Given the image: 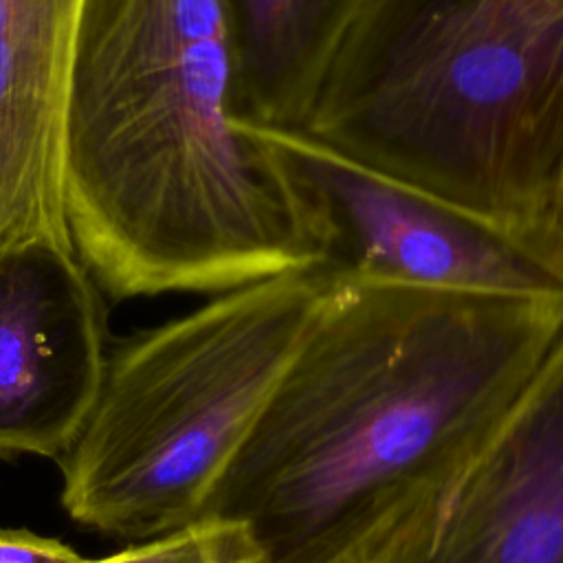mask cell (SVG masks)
<instances>
[{"mask_svg": "<svg viewBox=\"0 0 563 563\" xmlns=\"http://www.w3.org/2000/svg\"><path fill=\"white\" fill-rule=\"evenodd\" d=\"M334 286L319 268L260 279L112 345L59 460L68 517L119 539L198 521Z\"/></svg>", "mask_w": 563, "mask_h": 563, "instance_id": "cell-4", "label": "cell"}, {"mask_svg": "<svg viewBox=\"0 0 563 563\" xmlns=\"http://www.w3.org/2000/svg\"><path fill=\"white\" fill-rule=\"evenodd\" d=\"M552 231H554V235L563 242V194H561V200H559V207H556V213H554Z\"/></svg>", "mask_w": 563, "mask_h": 563, "instance_id": "cell-12", "label": "cell"}, {"mask_svg": "<svg viewBox=\"0 0 563 563\" xmlns=\"http://www.w3.org/2000/svg\"><path fill=\"white\" fill-rule=\"evenodd\" d=\"M84 563H262V556L244 523L200 517L185 528Z\"/></svg>", "mask_w": 563, "mask_h": 563, "instance_id": "cell-10", "label": "cell"}, {"mask_svg": "<svg viewBox=\"0 0 563 563\" xmlns=\"http://www.w3.org/2000/svg\"><path fill=\"white\" fill-rule=\"evenodd\" d=\"M376 0H224L238 119L303 128L347 35Z\"/></svg>", "mask_w": 563, "mask_h": 563, "instance_id": "cell-9", "label": "cell"}, {"mask_svg": "<svg viewBox=\"0 0 563 563\" xmlns=\"http://www.w3.org/2000/svg\"><path fill=\"white\" fill-rule=\"evenodd\" d=\"M563 301L339 284L202 517L262 563H372L526 391Z\"/></svg>", "mask_w": 563, "mask_h": 563, "instance_id": "cell-1", "label": "cell"}, {"mask_svg": "<svg viewBox=\"0 0 563 563\" xmlns=\"http://www.w3.org/2000/svg\"><path fill=\"white\" fill-rule=\"evenodd\" d=\"M103 290L70 246L0 242V455L62 460L101 391Z\"/></svg>", "mask_w": 563, "mask_h": 563, "instance_id": "cell-7", "label": "cell"}, {"mask_svg": "<svg viewBox=\"0 0 563 563\" xmlns=\"http://www.w3.org/2000/svg\"><path fill=\"white\" fill-rule=\"evenodd\" d=\"M249 130L279 176L314 268L334 282L563 301L556 235L484 218L301 128Z\"/></svg>", "mask_w": 563, "mask_h": 563, "instance_id": "cell-5", "label": "cell"}, {"mask_svg": "<svg viewBox=\"0 0 563 563\" xmlns=\"http://www.w3.org/2000/svg\"><path fill=\"white\" fill-rule=\"evenodd\" d=\"M301 130L484 218L554 235L563 0H376Z\"/></svg>", "mask_w": 563, "mask_h": 563, "instance_id": "cell-3", "label": "cell"}, {"mask_svg": "<svg viewBox=\"0 0 563 563\" xmlns=\"http://www.w3.org/2000/svg\"><path fill=\"white\" fill-rule=\"evenodd\" d=\"M372 563H563V328L512 409Z\"/></svg>", "mask_w": 563, "mask_h": 563, "instance_id": "cell-6", "label": "cell"}, {"mask_svg": "<svg viewBox=\"0 0 563 563\" xmlns=\"http://www.w3.org/2000/svg\"><path fill=\"white\" fill-rule=\"evenodd\" d=\"M70 545L31 530H0V563H84Z\"/></svg>", "mask_w": 563, "mask_h": 563, "instance_id": "cell-11", "label": "cell"}, {"mask_svg": "<svg viewBox=\"0 0 563 563\" xmlns=\"http://www.w3.org/2000/svg\"><path fill=\"white\" fill-rule=\"evenodd\" d=\"M62 196L73 251L114 301L314 268L238 119L224 0H81Z\"/></svg>", "mask_w": 563, "mask_h": 563, "instance_id": "cell-2", "label": "cell"}, {"mask_svg": "<svg viewBox=\"0 0 563 563\" xmlns=\"http://www.w3.org/2000/svg\"><path fill=\"white\" fill-rule=\"evenodd\" d=\"M81 0H0V242L70 246L62 130Z\"/></svg>", "mask_w": 563, "mask_h": 563, "instance_id": "cell-8", "label": "cell"}]
</instances>
